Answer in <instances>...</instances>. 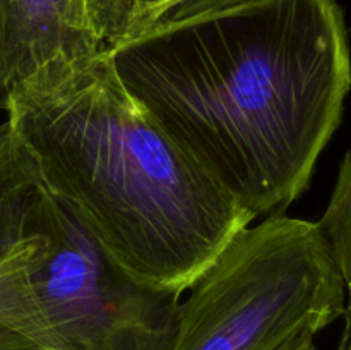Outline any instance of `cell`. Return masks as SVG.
Instances as JSON below:
<instances>
[{"instance_id":"cell-6","label":"cell","mask_w":351,"mask_h":350,"mask_svg":"<svg viewBox=\"0 0 351 350\" xmlns=\"http://www.w3.org/2000/svg\"><path fill=\"white\" fill-rule=\"evenodd\" d=\"M40 189L29 154L10 124L0 120V328L43 350H57L29 287V270L41 246Z\"/></svg>"},{"instance_id":"cell-9","label":"cell","mask_w":351,"mask_h":350,"mask_svg":"<svg viewBox=\"0 0 351 350\" xmlns=\"http://www.w3.org/2000/svg\"><path fill=\"white\" fill-rule=\"evenodd\" d=\"M243 2H249V0H197V2L194 3V7H192L189 17L199 16V14L213 12V10L226 9V7L239 5V3H243ZM185 19H187V17H185Z\"/></svg>"},{"instance_id":"cell-14","label":"cell","mask_w":351,"mask_h":350,"mask_svg":"<svg viewBox=\"0 0 351 350\" xmlns=\"http://www.w3.org/2000/svg\"><path fill=\"white\" fill-rule=\"evenodd\" d=\"M17 350H41V349H36V347H27V349H17Z\"/></svg>"},{"instance_id":"cell-8","label":"cell","mask_w":351,"mask_h":350,"mask_svg":"<svg viewBox=\"0 0 351 350\" xmlns=\"http://www.w3.org/2000/svg\"><path fill=\"white\" fill-rule=\"evenodd\" d=\"M195 2H197V0H160L153 9L141 14V16L130 24L129 31H127V34L123 38L132 36V34L141 33V31L149 30V27L185 19V17H189V14H191Z\"/></svg>"},{"instance_id":"cell-12","label":"cell","mask_w":351,"mask_h":350,"mask_svg":"<svg viewBox=\"0 0 351 350\" xmlns=\"http://www.w3.org/2000/svg\"><path fill=\"white\" fill-rule=\"evenodd\" d=\"M158 2H160V0H132L134 16H132V21H130V24H132L134 21L141 16V14H144L146 10H149V9H153Z\"/></svg>"},{"instance_id":"cell-1","label":"cell","mask_w":351,"mask_h":350,"mask_svg":"<svg viewBox=\"0 0 351 350\" xmlns=\"http://www.w3.org/2000/svg\"><path fill=\"white\" fill-rule=\"evenodd\" d=\"M108 50L127 91L254 220L308 187L351 88L336 0H249Z\"/></svg>"},{"instance_id":"cell-2","label":"cell","mask_w":351,"mask_h":350,"mask_svg":"<svg viewBox=\"0 0 351 350\" xmlns=\"http://www.w3.org/2000/svg\"><path fill=\"white\" fill-rule=\"evenodd\" d=\"M3 115L45 189L139 283L184 295L254 222L127 91L108 48L45 64Z\"/></svg>"},{"instance_id":"cell-13","label":"cell","mask_w":351,"mask_h":350,"mask_svg":"<svg viewBox=\"0 0 351 350\" xmlns=\"http://www.w3.org/2000/svg\"><path fill=\"white\" fill-rule=\"evenodd\" d=\"M5 102H7V91L2 88V84H0V113H3V110H5Z\"/></svg>"},{"instance_id":"cell-11","label":"cell","mask_w":351,"mask_h":350,"mask_svg":"<svg viewBox=\"0 0 351 350\" xmlns=\"http://www.w3.org/2000/svg\"><path fill=\"white\" fill-rule=\"evenodd\" d=\"M17 349H24L19 336L7 331V329L0 328V350H17Z\"/></svg>"},{"instance_id":"cell-10","label":"cell","mask_w":351,"mask_h":350,"mask_svg":"<svg viewBox=\"0 0 351 350\" xmlns=\"http://www.w3.org/2000/svg\"><path fill=\"white\" fill-rule=\"evenodd\" d=\"M315 336H317V333L312 331V329H305V331L298 333L293 338L288 340L278 350H317L315 349Z\"/></svg>"},{"instance_id":"cell-3","label":"cell","mask_w":351,"mask_h":350,"mask_svg":"<svg viewBox=\"0 0 351 350\" xmlns=\"http://www.w3.org/2000/svg\"><path fill=\"white\" fill-rule=\"evenodd\" d=\"M187 292L168 350H278L345 312L319 223L285 215L240 230Z\"/></svg>"},{"instance_id":"cell-7","label":"cell","mask_w":351,"mask_h":350,"mask_svg":"<svg viewBox=\"0 0 351 350\" xmlns=\"http://www.w3.org/2000/svg\"><path fill=\"white\" fill-rule=\"evenodd\" d=\"M345 285L346 328L341 350H351V148L343 158L332 196L319 222Z\"/></svg>"},{"instance_id":"cell-4","label":"cell","mask_w":351,"mask_h":350,"mask_svg":"<svg viewBox=\"0 0 351 350\" xmlns=\"http://www.w3.org/2000/svg\"><path fill=\"white\" fill-rule=\"evenodd\" d=\"M29 287L58 350H168L182 295L139 283L41 184Z\"/></svg>"},{"instance_id":"cell-5","label":"cell","mask_w":351,"mask_h":350,"mask_svg":"<svg viewBox=\"0 0 351 350\" xmlns=\"http://www.w3.org/2000/svg\"><path fill=\"white\" fill-rule=\"evenodd\" d=\"M132 16V0H0V84L9 93L55 58L106 50Z\"/></svg>"}]
</instances>
